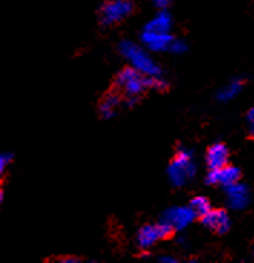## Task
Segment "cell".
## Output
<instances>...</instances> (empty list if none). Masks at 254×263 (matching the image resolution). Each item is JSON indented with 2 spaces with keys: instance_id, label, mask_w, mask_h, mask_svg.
<instances>
[{
  "instance_id": "13",
  "label": "cell",
  "mask_w": 254,
  "mask_h": 263,
  "mask_svg": "<svg viewBox=\"0 0 254 263\" xmlns=\"http://www.w3.org/2000/svg\"><path fill=\"white\" fill-rule=\"evenodd\" d=\"M241 88H243V81L241 79H233L231 82H228L227 85H224L219 92V100L223 102L231 101L240 93Z\"/></svg>"
},
{
  "instance_id": "20",
  "label": "cell",
  "mask_w": 254,
  "mask_h": 263,
  "mask_svg": "<svg viewBox=\"0 0 254 263\" xmlns=\"http://www.w3.org/2000/svg\"><path fill=\"white\" fill-rule=\"evenodd\" d=\"M160 262H163V263H175L177 259H175V257H172V256H161V257H160Z\"/></svg>"
},
{
  "instance_id": "8",
  "label": "cell",
  "mask_w": 254,
  "mask_h": 263,
  "mask_svg": "<svg viewBox=\"0 0 254 263\" xmlns=\"http://www.w3.org/2000/svg\"><path fill=\"white\" fill-rule=\"evenodd\" d=\"M203 220V224L205 228H208L212 232L216 233H226L227 230L230 229V216L227 213L226 210H221V209H217V210H210L208 213L201 217Z\"/></svg>"
},
{
  "instance_id": "1",
  "label": "cell",
  "mask_w": 254,
  "mask_h": 263,
  "mask_svg": "<svg viewBox=\"0 0 254 263\" xmlns=\"http://www.w3.org/2000/svg\"><path fill=\"white\" fill-rule=\"evenodd\" d=\"M120 52L121 55L127 59L128 64L136 71H140L147 77H161V69L158 64L141 46L129 41H122L120 43Z\"/></svg>"
},
{
  "instance_id": "5",
  "label": "cell",
  "mask_w": 254,
  "mask_h": 263,
  "mask_svg": "<svg viewBox=\"0 0 254 263\" xmlns=\"http://www.w3.org/2000/svg\"><path fill=\"white\" fill-rule=\"evenodd\" d=\"M196 217L197 216L192 212V209L190 206H178L165 210L161 220L169 223L174 230H183L187 226H190Z\"/></svg>"
},
{
  "instance_id": "7",
  "label": "cell",
  "mask_w": 254,
  "mask_h": 263,
  "mask_svg": "<svg viewBox=\"0 0 254 263\" xmlns=\"http://www.w3.org/2000/svg\"><path fill=\"white\" fill-rule=\"evenodd\" d=\"M226 200L227 204L233 210H243L244 207H247L250 201V192L246 185L237 181L226 187Z\"/></svg>"
},
{
  "instance_id": "9",
  "label": "cell",
  "mask_w": 254,
  "mask_h": 263,
  "mask_svg": "<svg viewBox=\"0 0 254 263\" xmlns=\"http://www.w3.org/2000/svg\"><path fill=\"white\" fill-rule=\"evenodd\" d=\"M141 41L144 46L151 52H163V50H169V46L174 39L171 33H158V32H151V30L144 29Z\"/></svg>"
},
{
  "instance_id": "2",
  "label": "cell",
  "mask_w": 254,
  "mask_h": 263,
  "mask_svg": "<svg viewBox=\"0 0 254 263\" xmlns=\"http://www.w3.org/2000/svg\"><path fill=\"white\" fill-rule=\"evenodd\" d=\"M196 163H194V157L190 149L181 148L177 151L174 158L171 160L168 165V178L169 181L177 187L185 185L190 183L192 177L196 176Z\"/></svg>"
},
{
  "instance_id": "19",
  "label": "cell",
  "mask_w": 254,
  "mask_h": 263,
  "mask_svg": "<svg viewBox=\"0 0 254 263\" xmlns=\"http://www.w3.org/2000/svg\"><path fill=\"white\" fill-rule=\"evenodd\" d=\"M152 2L158 9H167L169 3H171V0H152Z\"/></svg>"
},
{
  "instance_id": "17",
  "label": "cell",
  "mask_w": 254,
  "mask_h": 263,
  "mask_svg": "<svg viewBox=\"0 0 254 263\" xmlns=\"http://www.w3.org/2000/svg\"><path fill=\"white\" fill-rule=\"evenodd\" d=\"M12 158H13V156H12L10 153H3V154L0 156V173L6 171V168L9 167V164L12 163Z\"/></svg>"
},
{
  "instance_id": "12",
  "label": "cell",
  "mask_w": 254,
  "mask_h": 263,
  "mask_svg": "<svg viewBox=\"0 0 254 263\" xmlns=\"http://www.w3.org/2000/svg\"><path fill=\"white\" fill-rule=\"evenodd\" d=\"M171 28H172V19L168 12H165V9H163L145 25L144 29L151 30V32H158V33H169Z\"/></svg>"
},
{
  "instance_id": "11",
  "label": "cell",
  "mask_w": 254,
  "mask_h": 263,
  "mask_svg": "<svg viewBox=\"0 0 254 263\" xmlns=\"http://www.w3.org/2000/svg\"><path fill=\"white\" fill-rule=\"evenodd\" d=\"M161 239L163 237H161V233H160L158 224H147V226L140 229V232L136 235V245L141 249H149Z\"/></svg>"
},
{
  "instance_id": "14",
  "label": "cell",
  "mask_w": 254,
  "mask_h": 263,
  "mask_svg": "<svg viewBox=\"0 0 254 263\" xmlns=\"http://www.w3.org/2000/svg\"><path fill=\"white\" fill-rule=\"evenodd\" d=\"M118 104H120V98L116 95H108L106 98H104V101L99 105V111H101L102 117H105V118L113 117Z\"/></svg>"
},
{
  "instance_id": "21",
  "label": "cell",
  "mask_w": 254,
  "mask_h": 263,
  "mask_svg": "<svg viewBox=\"0 0 254 263\" xmlns=\"http://www.w3.org/2000/svg\"><path fill=\"white\" fill-rule=\"evenodd\" d=\"M61 262H64V263H78L79 262V259L78 257H64V259H61Z\"/></svg>"
},
{
  "instance_id": "15",
  "label": "cell",
  "mask_w": 254,
  "mask_h": 263,
  "mask_svg": "<svg viewBox=\"0 0 254 263\" xmlns=\"http://www.w3.org/2000/svg\"><path fill=\"white\" fill-rule=\"evenodd\" d=\"M190 207L192 209V212L196 213L197 217H203V216H205V214L211 210V204H210L208 199H205L204 196L194 197V199L191 200Z\"/></svg>"
},
{
  "instance_id": "18",
  "label": "cell",
  "mask_w": 254,
  "mask_h": 263,
  "mask_svg": "<svg viewBox=\"0 0 254 263\" xmlns=\"http://www.w3.org/2000/svg\"><path fill=\"white\" fill-rule=\"evenodd\" d=\"M247 118L248 122H250V133H251V135H254V107H251L248 109Z\"/></svg>"
},
{
  "instance_id": "16",
  "label": "cell",
  "mask_w": 254,
  "mask_h": 263,
  "mask_svg": "<svg viewBox=\"0 0 254 263\" xmlns=\"http://www.w3.org/2000/svg\"><path fill=\"white\" fill-rule=\"evenodd\" d=\"M169 50L172 53H175V55H181V53H184L187 50V45L183 41H180V39H174L172 43H171V46H169Z\"/></svg>"
},
{
  "instance_id": "4",
  "label": "cell",
  "mask_w": 254,
  "mask_h": 263,
  "mask_svg": "<svg viewBox=\"0 0 254 263\" xmlns=\"http://www.w3.org/2000/svg\"><path fill=\"white\" fill-rule=\"evenodd\" d=\"M132 12V3L129 0H108L101 7V21L104 25L120 23Z\"/></svg>"
},
{
  "instance_id": "3",
  "label": "cell",
  "mask_w": 254,
  "mask_h": 263,
  "mask_svg": "<svg viewBox=\"0 0 254 263\" xmlns=\"http://www.w3.org/2000/svg\"><path fill=\"white\" fill-rule=\"evenodd\" d=\"M154 78L155 77H147L132 66H129L118 73L116 85L120 86L128 97H138L145 89L154 86Z\"/></svg>"
},
{
  "instance_id": "10",
  "label": "cell",
  "mask_w": 254,
  "mask_h": 263,
  "mask_svg": "<svg viewBox=\"0 0 254 263\" xmlns=\"http://www.w3.org/2000/svg\"><path fill=\"white\" fill-rule=\"evenodd\" d=\"M205 161H207V165H208L210 170H212V168H221V167L227 165V161H228V149H227L226 145L221 144V142L212 144L211 147L207 149Z\"/></svg>"
},
{
  "instance_id": "6",
  "label": "cell",
  "mask_w": 254,
  "mask_h": 263,
  "mask_svg": "<svg viewBox=\"0 0 254 263\" xmlns=\"http://www.w3.org/2000/svg\"><path fill=\"white\" fill-rule=\"evenodd\" d=\"M240 180V171L233 165H224L221 168H212L207 174V183L228 187Z\"/></svg>"
}]
</instances>
